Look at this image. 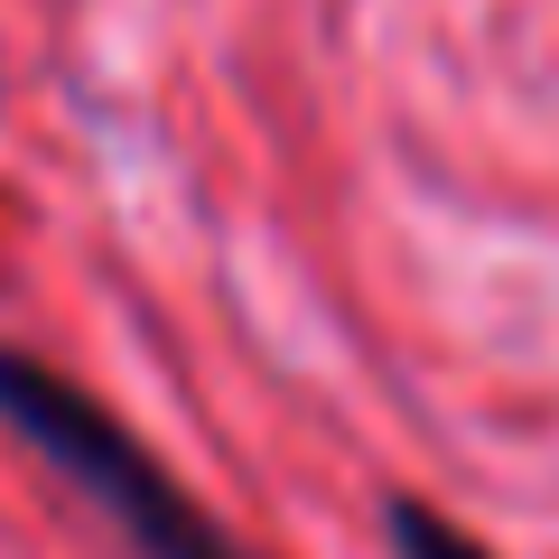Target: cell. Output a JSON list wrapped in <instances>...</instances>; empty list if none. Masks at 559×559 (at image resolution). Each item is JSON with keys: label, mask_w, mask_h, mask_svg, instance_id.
<instances>
[{"label": "cell", "mask_w": 559, "mask_h": 559, "mask_svg": "<svg viewBox=\"0 0 559 559\" xmlns=\"http://www.w3.org/2000/svg\"><path fill=\"white\" fill-rule=\"evenodd\" d=\"M382 532H392L401 559H495L466 522H448L429 495H392V503H382Z\"/></svg>", "instance_id": "2"}, {"label": "cell", "mask_w": 559, "mask_h": 559, "mask_svg": "<svg viewBox=\"0 0 559 559\" xmlns=\"http://www.w3.org/2000/svg\"><path fill=\"white\" fill-rule=\"evenodd\" d=\"M0 429H10L28 457L57 466V476L131 540V559H252L178 476H168V457L140 439L112 401H94L75 373H57L47 355H28V345H10V336H0Z\"/></svg>", "instance_id": "1"}]
</instances>
